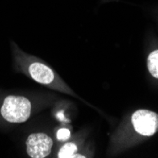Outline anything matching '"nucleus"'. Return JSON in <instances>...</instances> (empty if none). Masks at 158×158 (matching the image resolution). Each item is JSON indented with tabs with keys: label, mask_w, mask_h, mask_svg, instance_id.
Segmentation results:
<instances>
[{
	"label": "nucleus",
	"mask_w": 158,
	"mask_h": 158,
	"mask_svg": "<svg viewBox=\"0 0 158 158\" xmlns=\"http://www.w3.org/2000/svg\"><path fill=\"white\" fill-rule=\"evenodd\" d=\"M78 148L77 145L72 142H68L61 148V150L58 152L59 158H70L74 153H76Z\"/></svg>",
	"instance_id": "nucleus-6"
},
{
	"label": "nucleus",
	"mask_w": 158,
	"mask_h": 158,
	"mask_svg": "<svg viewBox=\"0 0 158 158\" xmlns=\"http://www.w3.org/2000/svg\"><path fill=\"white\" fill-rule=\"evenodd\" d=\"M147 66L152 77L158 79V49L152 51L148 56Z\"/></svg>",
	"instance_id": "nucleus-5"
},
{
	"label": "nucleus",
	"mask_w": 158,
	"mask_h": 158,
	"mask_svg": "<svg viewBox=\"0 0 158 158\" xmlns=\"http://www.w3.org/2000/svg\"><path fill=\"white\" fill-rule=\"evenodd\" d=\"M53 147L52 138L45 133H32L26 139L27 154L31 158H45Z\"/></svg>",
	"instance_id": "nucleus-4"
},
{
	"label": "nucleus",
	"mask_w": 158,
	"mask_h": 158,
	"mask_svg": "<svg viewBox=\"0 0 158 158\" xmlns=\"http://www.w3.org/2000/svg\"><path fill=\"white\" fill-rule=\"evenodd\" d=\"M33 103L26 96L8 95L0 102V118L11 124L26 122L31 118Z\"/></svg>",
	"instance_id": "nucleus-2"
},
{
	"label": "nucleus",
	"mask_w": 158,
	"mask_h": 158,
	"mask_svg": "<svg viewBox=\"0 0 158 158\" xmlns=\"http://www.w3.org/2000/svg\"><path fill=\"white\" fill-rule=\"evenodd\" d=\"M132 124L139 135L152 136L158 131V114L150 110H137L132 116Z\"/></svg>",
	"instance_id": "nucleus-3"
},
{
	"label": "nucleus",
	"mask_w": 158,
	"mask_h": 158,
	"mask_svg": "<svg viewBox=\"0 0 158 158\" xmlns=\"http://www.w3.org/2000/svg\"><path fill=\"white\" fill-rule=\"evenodd\" d=\"M70 131L68 130V129H60V130L58 131V133H57V139H58L59 141H65L67 139H69L70 137Z\"/></svg>",
	"instance_id": "nucleus-7"
},
{
	"label": "nucleus",
	"mask_w": 158,
	"mask_h": 158,
	"mask_svg": "<svg viewBox=\"0 0 158 158\" xmlns=\"http://www.w3.org/2000/svg\"><path fill=\"white\" fill-rule=\"evenodd\" d=\"M11 52L14 67L17 71L50 89L76 97L75 93L65 84L58 74L42 60L24 52L15 43H11Z\"/></svg>",
	"instance_id": "nucleus-1"
}]
</instances>
